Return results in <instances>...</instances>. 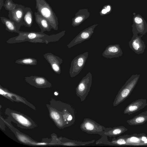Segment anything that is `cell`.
<instances>
[{"label":"cell","instance_id":"6da1fadb","mask_svg":"<svg viewBox=\"0 0 147 147\" xmlns=\"http://www.w3.org/2000/svg\"><path fill=\"white\" fill-rule=\"evenodd\" d=\"M65 31L55 34L49 35L44 32L20 31L18 36L7 40L8 43L12 44L28 41L32 43H41L48 44L58 41L65 34Z\"/></svg>","mask_w":147,"mask_h":147},{"label":"cell","instance_id":"7a4b0ae2","mask_svg":"<svg viewBox=\"0 0 147 147\" xmlns=\"http://www.w3.org/2000/svg\"><path fill=\"white\" fill-rule=\"evenodd\" d=\"M36 8L37 12L47 20L52 29L57 30V18L49 4L45 0H36Z\"/></svg>","mask_w":147,"mask_h":147},{"label":"cell","instance_id":"3957f363","mask_svg":"<svg viewBox=\"0 0 147 147\" xmlns=\"http://www.w3.org/2000/svg\"><path fill=\"white\" fill-rule=\"evenodd\" d=\"M140 74L133 75L126 82L116 96L113 106H117L126 99L130 94L137 83Z\"/></svg>","mask_w":147,"mask_h":147},{"label":"cell","instance_id":"277c9868","mask_svg":"<svg viewBox=\"0 0 147 147\" xmlns=\"http://www.w3.org/2000/svg\"><path fill=\"white\" fill-rule=\"evenodd\" d=\"M92 76L90 72L84 77L76 87V94L82 102L86 99L88 95L91 86Z\"/></svg>","mask_w":147,"mask_h":147},{"label":"cell","instance_id":"5b68a950","mask_svg":"<svg viewBox=\"0 0 147 147\" xmlns=\"http://www.w3.org/2000/svg\"><path fill=\"white\" fill-rule=\"evenodd\" d=\"M80 128L88 134H96L102 136L106 128L92 119L86 118L81 124Z\"/></svg>","mask_w":147,"mask_h":147},{"label":"cell","instance_id":"8992f818","mask_svg":"<svg viewBox=\"0 0 147 147\" xmlns=\"http://www.w3.org/2000/svg\"><path fill=\"white\" fill-rule=\"evenodd\" d=\"M88 55V52H86L75 57L72 61L69 71L71 78L75 77L81 71L84 67Z\"/></svg>","mask_w":147,"mask_h":147},{"label":"cell","instance_id":"52a82bcc","mask_svg":"<svg viewBox=\"0 0 147 147\" xmlns=\"http://www.w3.org/2000/svg\"><path fill=\"white\" fill-rule=\"evenodd\" d=\"M27 7L17 4L16 8L9 12V19L13 22L20 29L22 26L23 18Z\"/></svg>","mask_w":147,"mask_h":147},{"label":"cell","instance_id":"ba28073f","mask_svg":"<svg viewBox=\"0 0 147 147\" xmlns=\"http://www.w3.org/2000/svg\"><path fill=\"white\" fill-rule=\"evenodd\" d=\"M133 33V36L129 42V47L137 54H142L144 51L146 47L144 42L141 39L143 35H138L136 32Z\"/></svg>","mask_w":147,"mask_h":147},{"label":"cell","instance_id":"9c48e42d","mask_svg":"<svg viewBox=\"0 0 147 147\" xmlns=\"http://www.w3.org/2000/svg\"><path fill=\"white\" fill-rule=\"evenodd\" d=\"M133 18V32L141 35H145L147 32V24L144 18L139 14L134 13Z\"/></svg>","mask_w":147,"mask_h":147},{"label":"cell","instance_id":"30bf717a","mask_svg":"<svg viewBox=\"0 0 147 147\" xmlns=\"http://www.w3.org/2000/svg\"><path fill=\"white\" fill-rule=\"evenodd\" d=\"M45 58L50 64L53 71L60 74L61 73L60 65L63 62L62 59L51 53H47L43 55Z\"/></svg>","mask_w":147,"mask_h":147},{"label":"cell","instance_id":"8fae6325","mask_svg":"<svg viewBox=\"0 0 147 147\" xmlns=\"http://www.w3.org/2000/svg\"><path fill=\"white\" fill-rule=\"evenodd\" d=\"M93 29L91 28L81 32L67 45V47L68 48H70L90 39L93 33Z\"/></svg>","mask_w":147,"mask_h":147},{"label":"cell","instance_id":"7c38bea8","mask_svg":"<svg viewBox=\"0 0 147 147\" xmlns=\"http://www.w3.org/2000/svg\"><path fill=\"white\" fill-rule=\"evenodd\" d=\"M123 52L119 44L110 45L108 46L102 53L105 58L111 59L119 57L123 55Z\"/></svg>","mask_w":147,"mask_h":147},{"label":"cell","instance_id":"4fadbf2b","mask_svg":"<svg viewBox=\"0 0 147 147\" xmlns=\"http://www.w3.org/2000/svg\"><path fill=\"white\" fill-rule=\"evenodd\" d=\"M26 81L30 84L39 87H50L51 84L44 77L31 76L25 78Z\"/></svg>","mask_w":147,"mask_h":147},{"label":"cell","instance_id":"5bb4252c","mask_svg":"<svg viewBox=\"0 0 147 147\" xmlns=\"http://www.w3.org/2000/svg\"><path fill=\"white\" fill-rule=\"evenodd\" d=\"M147 105L146 99L137 100L127 106L124 110V113L130 115L143 108Z\"/></svg>","mask_w":147,"mask_h":147},{"label":"cell","instance_id":"9a60e30c","mask_svg":"<svg viewBox=\"0 0 147 147\" xmlns=\"http://www.w3.org/2000/svg\"><path fill=\"white\" fill-rule=\"evenodd\" d=\"M34 15L36 22L40 29L41 32H44L45 31L49 32L51 30L52 27L47 20L38 12H34Z\"/></svg>","mask_w":147,"mask_h":147},{"label":"cell","instance_id":"2e32d148","mask_svg":"<svg viewBox=\"0 0 147 147\" xmlns=\"http://www.w3.org/2000/svg\"><path fill=\"white\" fill-rule=\"evenodd\" d=\"M127 130V129L123 126L106 128L103 135H105L110 137H114L120 135Z\"/></svg>","mask_w":147,"mask_h":147},{"label":"cell","instance_id":"e0dca14e","mask_svg":"<svg viewBox=\"0 0 147 147\" xmlns=\"http://www.w3.org/2000/svg\"><path fill=\"white\" fill-rule=\"evenodd\" d=\"M1 20L5 27V29L9 32H11L17 33L19 32L20 29L16 26L15 23L3 17H0Z\"/></svg>","mask_w":147,"mask_h":147},{"label":"cell","instance_id":"ac0fdd59","mask_svg":"<svg viewBox=\"0 0 147 147\" xmlns=\"http://www.w3.org/2000/svg\"><path fill=\"white\" fill-rule=\"evenodd\" d=\"M33 21V13L32 9L30 7H27L23 18L22 26L30 28L32 24Z\"/></svg>","mask_w":147,"mask_h":147},{"label":"cell","instance_id":"d6986e66","mask_svg":"<svg viewBox=\"0 0 147 147\" xmlns=\"http://www.w3.org/2000/svg\"><path fill=\"white\" fill-rule=\"evenodd\" d=\"M147 121V111L142 112L133 119L127 120V122L129 125H135L142 124Z\"/></svg>","mask_w":147,"mask_h":147},{"label":"cell","instance_id":"ffe728a7","mask_svg":"<svg viewBox=\"0 0 147 147\" xmlns=\"http://www.w3.org/2000/svg\"><path fill=\"white\" fill-rule=\"evenodd\" d=\"M65 141L63 142L62 144L68 146H82L88 145L90 144L93 143L95 140L88 142H82L77 140H72L68 139L65 138Z\"/></svg>","mask_w":147,"mask_h":147},{"label":"cell","instance_id":"44dd1931","mask_svg":"<svg viewBox=\"0 0 147 147\" xmlns=\"http://www.w3.org/2000/svg\"><path fill=\"white\" fill-rule=\"evenodd\" d=\"M13 116L19 123L23 126L29 127L31 125L30 121L22 115L14 113Z\"/></svg>","mask_w":147,"mask_h":147},{"label":"cell","instance_id":"7402d4cb","mask_svg":"<svg viewBox=\"0 0 147 147\" xmlns=\"http://www.w3.org/2000/svg\"><path fill=\"white\" fill-rule=\"evenodd\" d=\"M37 61L35 58L31 57H26L16 60L15 63L19 64L29 65H35Z\"/></svg>","mask_w":147,"mask_h":147},{"label":"cell","instance_id":"603a6c76","mask_svg":"<svg viewBox=\"0 0 147 147\" xmlns=\"http://www.w3.org/2000/svg\"><path fill=\"white\" fill-rule=\"evenodd\" d=\"M16 5L17 4L14 3L12 0H5L3 6L6 10L9 11L14 9Z\"/></svg>","mask_w":147,"mask_h":147},{"label":"cell","instance_id":"cb8c5ba5","mask_svg":"<svg viewBox=\"0 0 147 147\" xmlns=\"http://www.w3.org/2000/svg\"><path fill=\"white\" fill-rule=\"evenodd\" d=\"M82 20V18L81 17H79L76 18L75 20L76 23H78L81 22Z\"/></svg>","mask_w":147,"mask_h":147},{"label":"cell","instance_id":"d4e9b609","mask_svg":"<svg viewBox=\"0 0 147 147\" xmlns=\"http://www.w3.org/2000/svg\"><path fill=\"white\" fill-rule=\"evenodd\" d=\"M130 140L131 142H136L138 141L139 139L136 137H132L130 139Z\"/></svg>","mask_w":147,"mask_h":147},{"label":"cell","instance_id":"484cf974","mask_svg":"<svg viewBox=\"0 0 147 147\" xmlns=\"http://www.w3.org/2000/svg\"><path fill=\"white\" fill-rule=\"evenodd\" d=\"M4 0H0V10H1L2 7L4 5Z\"/></svg>","mask_w":147,"mask_h":147},{"label":"cell","instance_id":"4316f807","mask_svg":"<svg viewBox=\"0 0 147 147\" xmlns=\"http://www.w3.org/2000/svg\"><path fill=\"white\" fill-rule=\"evenodd\" d=\"M107 12V11L106 9H103L102 11V13L103 14H105Z\"/></svg>","mask_w":147,"mask_h":147},{"label":"cell","instance_id":"83f0119b","mask_svg":"<svg viewBox=\"0 0 147 147\" xmlns=\"http://www.w3.org/2000/svg\"><path fill=\"white\" fill-rule=\"evenodd\" d=\"M46 144L45 143H38L36 144L37 145H45Z\"/></svg>","mask_w":147,"mask_h":147},{"label":"cell","instance_id":"f1b7e54d","mask_svg":"<svg viewBox=\"0 0 147 147\" xmlns=\"http://www.w3.org/2000/svg\"><path fill=\"white\" fill-rule=\"evenodd\" d=\"M106 9L107 11V12H109L110 11V7L109 6H108L106 8Z\"/></svg>","mask_w":147,"mask_h":147},{"label":"cell","instance_id":"f546056e","mask_svg":"<svg viewBox=\"0 0 147 147\" xmlns=\"http://www.w3.org/2000/svg\"><path fill=\"white\" fill-rule=\"evenodd\" d=\"M146 137H142V140L143 141H144L146 140Z\"/></svg>","mask_w":147,"mask_h":147},{"label":"cell","instance_id":"4dcf8cb0","mask_svg":"<svg viewBox=\"0 0 147 147\" xmlns=\"http://www.w3.org/2000/svg\"><path fill=\"white\" fill-rule=\"evenodd\" d=\"M54 94L55 95H57L58 94V93L57 92H54Z\"/></svg>","mask_w":147,"mask_h":147},{"label":"cell","instance_id":"1f68e13d","mask_svg":"<svg viewBox=\"0 0 147 147\" xmlns=\"http://www.w3.org/2000/svg\"><path fill=\"white\" fill-rule=\"evenodd\" d=\"M144 143H147V139H146V140L144 141Z\"/></svg>","mask_w":147,"mask_h":147}]
</instances>
